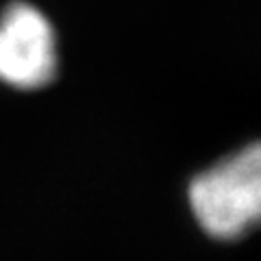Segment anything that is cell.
<instances>
[{"label": "cell", "mask_w": 261, "mask_h": 261, "mask_svg": "<svg viewBox=\"0 0 261 261\" xmlns=\"http://www.w3.org/2000/svg\"><path fill=\"white\" fill-rule=\"evenodd\" d=\"M192 216L200 231L216 242H238L255 231L261 218L259 144L228 154L187 187Z\"/></svg>", "instance_id": "cell-1"}, {"label": "cell", "mask_w": 261, "mask_h": 261, "mask_svg": "<svg viewBox=\"0 0 261 261\" xmlns=\"http://www.w3.org/2000/svg\"><path fill=\"white\" fill-rule=\"evenodd\" d=\"M59 70L57 33L50 20L29 3H11L0 13V83L42 89Z\"/></svg>", "instance_id": "cell-2"}]
</instances>
